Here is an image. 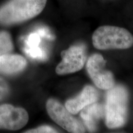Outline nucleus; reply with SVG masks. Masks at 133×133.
Listing matches in <instances>:
<instances>
[{
  "label": "nucleus",
  "mask_w": 133,
  "mask_h": 133,
  "mask_svg": "<svg viewBox=\"0 0 133 133\" xmlns=\"http://www.w3.org/2000/svg\"><path fill=\"white\" fill-rule=\"evenodd\" d=\"M25 133H46V132H57L56 129L49 126L44 125L39 126L36 128L30 129L24 132Z\"/></svg>",
  "instance_id": "nucleus-14"
},
{
  "label": "nucleus",
  "mask_w": 133,
  "mask_h": 133,
  "mask_svg": "<svg viewBox=\"0 0 133 133\" xmlns=\"http://www.w3.org/2000/svg\"><path fill=\"white\" fill-rule=\"evenodd\" d=\"M129 93L123 86H114L106 94L105 118L106 126L110 129L123 126L128 119Z\"/></svg>",
  "instance_id": "nucleus-2"
},
{
  "label": "nucleus",
  "mask_w": 133,
  "mask_h": 133,
  "mask_svg": "<svg viewBox=\"0 0 133 133\" xmlns=\"http://www.w3.org/2000/svg\"><path fill=\"white\" fill-rule=\"evenodd\" d=\"M14 49V44L11 35L8 31L0 32V56L11 53Z\"/></svg>",
  "instance_id": "nucleus-11"
},
{
  "label": "nucleus",
  "mask_w": 133,
  "mask_h": 133,
  "mask_svg": "<svg viewBox=\"0 0 133 133\" xmlns=\"http://www.w3.org/2000/svg\"><path fill=\"white\" fill-rule=\"evenodd\" d=\"M94 47L99 50L125 49L133 45V35L122 27L111 25L99 26L92 37Z\"/></svg>",
  "instance_id": "nucleus-3"
},
{
  "label": "nucleus",
  "mask_w": 133,
  "mask_h": 133,
  "mask_svg": "<svg viewBox=\"0 0 133 133\" xmlns=\"http://www.w3.org/2000/svg\"><path fill=\"white\" fill-rule=\"evenodd\" d=\"M9 92V87L6 81L0 77V101L6 97Z\"/></svg>",
  "instance_id": "nucleus-15"
},
{
  "label": "nucleus",
  "mask_w": 133,
  "mask_h": 133,
  "mask_svg": "<svg viewBox=\"0 0 133 133\" xmlns=\"http://www.w3.org/2000/svg\"><path fill=\"white\" fill-rule=\"evenodd\" d=\"M106 61L100 54L91 55L86 63V70L94 84L100 89L108 90L115 86L114 75L105 69Z\"/></svg>",
  "instance_id": "nucleus-5"
},
{
  "label": "nucleus",
  "mask_w": 133,
  "mask_h": 133,
  "mask_svg": "<svg viewBox=\"0 0 133 133\" xmlns=\"http://www.w3.org/2000/svg\"><path fill=\"white\" fill-rule=\"evenodd\" d=\"M62 61L56 69V74L64 75L76 72L81 70L85 64L86 54L85 47L78 44L70 47L61 52Z\"/></svg>",
  "instance_id": "nucleus-6"
},
{
  "label": "nucleus",
  "mask_w": 133,
  "mask_h": 133,
  "mask_svg": "<svg viewBox=\"0 0 133 133\" xmlns=\"http://www.w3.org/2000/svg\"><path fill=\"white\" fill-rule=\"evenodd\" d=\"M99 98L97 91L91 86H86L80 94L74 99L66 101L65 107L73 115H76L93 103L96 102Z\"/></svg>",
  "instance_id": "nucleus-8"
},
{
  "label": "nucleus",
  "mask_w": 133,
  "mask_h": 133,
  "mask_svg": "<svg viewBox=\"0 0 133 133\" xmlns=\"http://www.w3.org/2000/svg\"><path fill=\"white\" fill-rule=\"evenodd\" d=\"M46 108L50 118L66 131L74 133L86 132L84 124L57 100L48 99Z\"/></svg>",
  "instance_id": "nucleus-4"
},
{
  "label": "nucleus",
  "mask_w": 133,
  "mask_h": 133,
  "mask_svg": "<svg viewBox=\"0 0 133 133\" xmlns=\"http://www.w3.org/2000/svg\"><path fill=\"white\" fill-rule=\"evenodd\" d=\"M25 52L29 57L38 60H44L47 57L46 52L40 47L25 48Z\"/></svg>",
  "instance_id": "nucleus-12"
},
{
  "label": "nucleus",
  "mask_w": 133,
  "mask_h": 133,
  "mask_svg": "<svg viewBox=\"0 0 133 133\" xmlns=\"http://www.w3.org/2000/svg\"><path fill=\"white\" fill-rule=\"evenodd\" d=\"M29 114L24 109L12 105H0V129L19 130L27 124Z\"/></svg>",
  "instance_id": "nucleus-7"
},
{
  "label": "nucleus",
  "mask_w": 133,
  "mask_h": 133,
  "mask_svg": "<svg viewBox=\"0 0 133 133\" xmlns=\"http://www.w3.org/2000/svg\"><path fill=\"white\" fill-rule=\"evenodd\" d=\"M41 38V36L36 31L30 33L25 40V48H34L39 46Z\"/></svg>",
  "instance_id": "nucleus-13"
},
{
  "label": "nucleus",
  "mask_w": 133,
  "mask_h": 133,
  "mask_svg": "<svg viewBox=\"0 0 133 133\" xmlns=\"http://www.w3.org/2000/svg\"><path fill=\"white\" fill-rule=\"evenodd\" d=\"M26 65V60L21 55L8 53L0 56V73L2 74H18L24 70Z\"/></svg>",
  "instance_id": "nucleus-9"
},
{
  "label": "nucleus",
  "mask_w": 133,
  "mask_h": 133,
  "mask_svg": "<svg viewBox=\"0 0 133 133\" xmlns=\"http://www.w3.org/2000/svg\"><path fill=\"white\" fill-rule=\"evenodd\" d=\"M105 116V108L101 105L91 104L84 107L81 113V116L89 131L96 130V123L101 118Z\"/></svg>",
  "instance_id": "nucleus-10"
},
{
  "label": "nucleus",
  "mask_w": 133,
  "mask_h": 133,
  "mask_svg": "<svg viewBox=\"0 0 133 133\" xmlns=\"http://www.w3.org/2000/svg\"><path fill=\"white\" fill-rule=\"evenodd\" d=\"M39 35L41 36V37H44V38H47L49 39H54V36L51 34L49 29H47L46 27H41L39 29H37V30L36 31Z\"/></svg>",
  "instance_id": "nucleus-16"
},
{
  "label": "nucleus",
  "mask_w": 133,
  "mask_h": 133,
  "mask_svg": "<svg viewBox=\"0 0 133 133\" xmlns=\"http://www.w3.org/2000/svg\"><path fill=\"white\" fill-rule=\"evenodd\" d=\"M47 0H9L0 7V24L12 25L38 16Z\"/></svg>",
  "instance_id": "nucleus-1"
}]
</instances>
